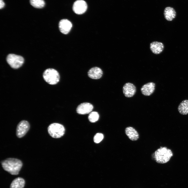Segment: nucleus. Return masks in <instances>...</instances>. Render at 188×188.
<instances>
[{
  "instance_id": "1",
  "label": "nucleus",
  "mask_w": 188,
  "mask_h": 188,
  "mask_svg": "<svg viewBox=\"0 0 188 188\" xmlns=\"http://www.w3.org/2000/svg\"><path fill=\"white\" fill-rule=\"evenodd\" d=\"M3 169L12 175H16L19 174L22 166V161L18 159L9 158L1 162Z\"/></svg>"
},
{
  "instance_id": "2",
  "label": "nucleus",
  "mask_w": 188,
  "mask_h": 188,
  "mask_svg": "<svg viewBox=\"0 0 188 188\" xmlns=\"http://www.w3.org/2000/svg\"><path fill=\"white\" fill-rule=\"evenodd\" d=\"M173 156L172 150L164 146L157 149L153 154L152 157L157 163L163 164L168 162Z\"/></svg>"
},
{
  "instance_id": "3",
  "label": "nucleus",
  "mask_w": 188,
  "mask_h": 188,
  "mask_svg": "<svg viewBox=\"0 0 188 188\" xmlns=\"http://www.w3.org/2000/svg\"><path fill=\"white\" fill-rule=\"evenodd\" d=\"M43 77L48 83L51 85L56 84L59 81L60 76L58 72L53 68L46 69L43 74Z\"/></svg>"
},
{
  "instance_id": "4",
  "label": "nucleus",
  "mask_w": 188,
  "mask_h": 188,
  "mask_svg": "<svg viewBox=\"0 0 188 188\" xmlns=\"http://www.w3.org/2000/svg\"><path fill=\"white\" fill-rule=\"evenodd\" d=\"M48 131L49 135L54 138H59L64 134L65 129L62 125L57 123L50 124L48 127Z\"/></svg>"
},
{
  "instance_id": "5",
  "label": "nucleus",
  "mask_w": 188,
  "mask_h": 188,
  "mask_svg": "<svg viewBox=\"0 0 188 188\" xmlns=\"http://www.w3.org/2000/svg\"><path fill=\"white\" fill-rule=\"evenodd\" d=\"M6 60L10 66L14 69H18L20 67L24 62V59L22 56L14 54L8 55Z\"/></svg>"
},
{
  "instance_id": "6",
  "label": "nucleus",
  "mask_w": 188,
  "mask_h": 188,
  "mask_svg": "<svg viewBox=\"0 0 188 188\" xmlns=\"http://www.w3.org/2000/svg\"><path fill=\"white\" fill-rule=\"evenodd\" d=\"M30 128L29 122L26 120H22L18 124L16 128V135L19 138L24 137L27 132Z\"/></svg>"
},
{
  "instance_id": "7",
  "label": "nucleus",
  "mask_w": 188,
  "mask_h": 188,
  "mask_svg": "<svg viewBox=\"0 0 188 188\" xmlns=\"http://www.w3.org/2000/svg\"><path fill=\"white\" fill-rule=\"evenodd\" d=\"M87 5L86 2L82 0H78L74 3L73 10L77 14H81L84 13L86 11Z\"/></svg>"
},
{
  "instance_id": "8",
  "label": "nucleus",
  "mask_w": 188,
  "mask_h": 188,
  "mask_svg": "<svg viewBox=\"0 0 188 188\" xmlns=\"http://www.w3.org/2000/svg\"><path fill=\"white\" fill-rule=\"evenodd\" d=\"M136 87L133 84L127 83H125L123 87V91L125 96L128 98L132 97L135 94Z\"/></svg>"
},
{
  "instance_id": "9",
  "label": "nucleus",
  "mask_w": 188,
  "mask_h": 188,
  "mask_svg": "<svg viewBox=\"0 0 188 188\" xmlns=\"http://www.w3.org/2000/svg\"><path fill=\"white\" fill-rule=\"evenodd\" d=\"M72 25L71 22L67 19H63L59 22V28L61 32L63 34H68L70 31Z\"/></svg>"
},
{
  "instance_id": "10",
  "label": "nucleus",
  "mask_w": 188,
  "mask_h": 188,
  "mask_svg": "<svg viewBox=\"0 0 188 188\" xmlns=\"http://www.w3.org/2000/svg\"><path fill=\"white\" fill-rule=\"evenodd\" d=\"M93 106L91 103H84L79 105L77 107L76 111L80 114L84 115L90 113L92 110Z\"/></svg>"
},
{
  "instance_id": "11",
  "label": "nucleus",
  "mask_w": 188,
  "mask_h": 188,
  "mask_svg": "<svg viewBox=\"0 0 188 188\" xmlns=\"http://www.w3.org/2000/svg\"><path fill=\"white\" fill-rule=\"evenodd\" d=\"M155 84L153 82H150L143 85L141 88L142 93L145 96H149L154 92Z\"/></svg>"
},
{
  "instance_id": "12",
  "label": "nucleus",
  "mask_w": 188,
  "mask_h": 188,
  "mask_svg": "<svg viewBox=\"0 0 188 188\" xmlns=\"http://www.w3.org/2000/svg\"><path fill=\"white\" fill-rule=\"evenodd\" d=\"M103 72L102 70L97 67H93L88 71V75L90 78L93 79H98L102 77Z\"/></svg>"
},
{
  "instance_id": "13",
  "label": "nucleus",
  "mask_w": 188,
  "mask_h": 188,
  "mask_svg": "<svg viewBox=\"0 0 188 188\" xmlns=\"http://www.w3.org/2000/svg\"><path fill=\"white\" fill-rule=\"evenodd\" d=\"M164 46L163 43L161 42L154 41L151 42L150 45V48L154 54H158L163 50Z\"/></svg>"
},
{
  "instance_id": "14",
  "label": "nucleus",
  "mask_w": 188,
  "mask_h": 188,
  "mask_svg": "<svg viewBox=\"0 0 188 188\" xmlns=\"http://www.w3.org/2000/svg\"><path fill=\"white\" fill-rule=\"evenodd\" d=\"M125 133L128 138L132 141L137 140L139 138V134L134 128L131 127H127L125 129Z\"/></svg>"
},
{
  "instance_id": "15",
  "label": "nucleus",
  "mask_w": 188,
  "mask_h": 188,
  "mask_svg": "<svg viewBox=\"0 0 188 188\" xmlns=\"http://www.w3.org/2000/svg\"><path fill=\"white\" fill-rule=\"evenodd\" d=\"M164 17L167 20L171 21L175 17L176 12L173 8L167 7L164 10Z\"/></svg>"
},
{
  "instance_id": "16",
  "label": "nucleus",
  "mask_w": 188,
  "mask_h": 188,
  "mask_svg": "<svg viewBox=\"0 0 188 188\" xmlns=\"http://www.w3.org/2000/svg\"><path fill=\"white\" fill-rule=\"evenodd\" d=\"M25 183L24 179L21 177H18L13 181L10 184V188H23Z\"/></svg>"
},
{
  "instance_id": "17",
  "label": "nucleus",
  "mask_w": 188,
  "mask_h": 188,
  "mask_svg": "<svg viewBox=\"0 0 188 188\" xmlns=\"http://www.w3.org/2000/svg\"><path fill=\"white\" fill-rule=\"evenodd\" d=\"M178 110L179 113L182 115L188 114V100L185 99L182 101L179 105Z\"/></svg>"
},
{
  "instance_id": "18",
  "label": "nucleus",
  "mask_w": 188,
  "mask_h": 188,
  "mask_svg": "<svg viewBox=\"0 0 188 188\" xmlns=\"http://www.w3.org/2000/svg\"><path fill=\"white\" fill-rule=\"evenodd\" d=\"M30 2L31 5L36 8H42L45 4L43 0H30Z\"/></svg>"
},
{
  "instance_id": "19",
  "label": "nucleus",
  "mask_w": 188,
  "mask_h": 188,
  "mask_svg": "<svg viewBox=\"0 0 188 188\" xmlns=\"http://www.w3.org/2000/svg\"><path fill=\"white\" fill-rule=\"evenodd\" d=\"M99 116L98 114L96 111L91 112L88 116L89 121L91 122H95L98 119Z\"/></svg>"
},
{
  "instance_id": "20",
  "label": "nucleus",
  "mask_w": 188,
  "mask_h": 188,
  "mask_svg": "<svg viewBox=\"0 0 188 188\" xmlns=\"http://www.w3.org/2000/svg\"><path fill=\"white\" fill-rule=\"evenodd\" d=\"M104 136L102 134L97 133L95 135L94 137V141L96 143H99L102 140Z\"/></svg>"
},
{
  "instance_id": "21",
  "label": "nucleus",
  "mask_w": 188,
  "mask_h": 188,
  "mask_svg": "<svg viewBox=\"0 0 188 188\" xmlns=\"http://www.w3.org/2000/svg\"><path fill=\"white\" fill-rule=\"evenodd\" d=\"M5 5V3L3 0H0V8L1 9L3 8Z\"/></svg>"
}]
</instances>
